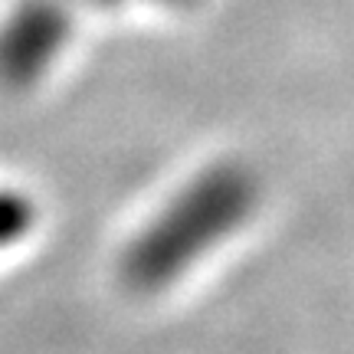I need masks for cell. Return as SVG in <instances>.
<instances>
[{
  "instance_id": "obj_2",
  "label": "cell",
  "mask_w": 354,
  "mask_h": 354,
  "mask_svg": "<svg viewBox=\"0 0 354 354\" xmlns=\"http://www.w3.org/2000/svg\"><path fill=\"white\" fill-rule=\"evenodd\" d=\"M73 17L63 0H20L0 20V86L26 92L63 56Z\"/></svg>"
},
{
  "instance_id": "obj_1",
  "label": "cell",
  "mask_w": 354,
  "mask_h": 354,
  "mask_svg": "<svg viewBox=\"0 0 354 354\" xmlns=\"http://www.w3.org/2000/svg\"><path fill=\"white\" fill-rule=\"evenodd\" d=\"M259 207V180L236 161L203 167L135 233L122 253L128 289L154 295L187 276L207 253L250 223Z\"/></svg>"
},
{
  "instance_id": "obj_4",
  "label": "cell",
  "mask_w": 354,
  "mask_h": 354,
  "mask_svg": "<svg viewBox=\"0 0 354 354\" xmlns=\"http://www.w3.org/2000/svg\"><path fill=\"white\" fill-rule=\"evenodd\" d=\"M102 3H131V0H102ZM141 3H184V0H141Z\"/></svg>"
},
{
  "instance_id": "obj_3",
  "label": "cell",
  "mask_w": 354,
  "mask_h": 354,
  "mask_svg": "<svg viewBox=\"0 0 354 354\" xmlns=\"http://www.w3.org/2000/svg\"><path fill=\"white\" fill-rule=\"evenodd\" d=\"M39 220L33 197L17 187H0V253L24 243Z\"/></svg>"
}]
</instances>
